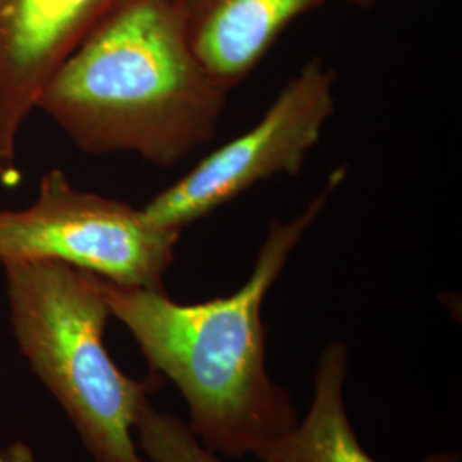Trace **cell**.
Segmentation results:
<instances>
[{
    "label": "cell",
    "instance_id": "30bf717a",
    "mask_svg": "<svg viewBox=\"0 0 462 462\" xmlns=\"http://www.w3.org/2000/svg\"><path fill=\"white\" fill-rule=\"evenodd\" d=\"M346 2L356 5V7H372V5H375L379 0H346Z\"/></svg>",
    "mask_w": 462,
    "mask_h": 462
},
{
    "label": "cell",
    "instance_id": "7a4b0ae2",
    "mask_svg": "<svg viewBox=\"0 0 462 462\" xmlns=\"http://www.w3.org/2000/svg\"><path fill=\"white\" fill-rule=\"evenodd\" d=\"M226 101L175 0H122L53 70L36 110L84 152L173 166L215 137Z\"/></svg>",
    "mask_w": 462,
    "mask_h": 462
},
{
    "label": "cell",
    "instance_id": "ba28073f",
    "mask_svg": "<svg viewBox=\"0 0 462 462\" xmlns=\"http://www.w3.org/2000/svg\"><path fill=\"white\" fill-rule=\"evenodd\" d=\"M346 375V346L330 343L319 358L314 401L307 418L265 444L255 457L263 462H377L365 452L351 429L343 401ZM423 462H461V456L439 452Z\"/></svg>",
    "mask_w": 462,
    "mask_h": 462
},
{
    "label": "cell",
    "instance_id": "8992f818",
    "mask_svg": "<svg viewBox=\"0 0 462 462\" xmlns=\"http://www.w3.org/2000/svg\"><path fill=\"white\" fill-rule=\"evenodd\" d=\"M122 0H0V183L16 187L17 141L53 70Z\"/></svg>",
    "mask_w": 462,
    "mask_h": 462
},
{
    "label": "cell",
    "instance_id": "6da1fadb",
    "mask_svg": "<svg viewBox=\"0 0 462 462\" xmlns=\"http://www.w3.org/2000/svg\"><path fill=\"white\" fill-rule=\"evenodd\" d=\"M346 173V168L334 170L297 217L271 223L250 278L230 297L182 305L165 290L98 278L110 315L133 334L152 374L179 387L189 427L211 452L255 456L298 423L290 393L265 368L263 303Z\"/></svg>",
    "mask_w": 462,
    "mask_h": 462
},
{
    "label": "cell",
    "instance_id": "9c48e42d",
    "mask_svg": "<svg viewBox=\"0 0 462 462\" xmlns=\"http://www.w3.org/2000/svg\"><path fill=\"white\" fill-rule=\"evenodd\" d=\"M141 448L154 462H219L200 444L189 423L175 414L160 413L146 401L134 423Z\"/></svg>",
    "mask_w": 462,
    "mask_h": 462
},
{
    "label": "cell",
    "instance_id": "277c9868",
    "mask_svg": "<svg viewBox=\"0 0 462 462\" xmlns=\"http://www.w3.org/2000/svg\"><path fill=\"white\" fill-rule=\"evenodd\" d=\"M180 235L127 202L78 190L53 168L30 208L0 211V264L57 261L118 286L163 290Z\"/></svg>",
    "mask_w": 462,
    "mask_h": 462
},
{
    "label": "cell",
    "instance_id": "5b68a950",
    "mask_svg": "<svg viewBox=\"0 0 462 462\" xmlns=\"http://www.w3.org/2000/svg\"><path fill=\"white\" fill-rule=\"evenodd\" d=\"M336 74L307 62L247 133L213 151L143 208L151 223L182 231L263 180L295 175L336 112Z\"/></svg>",
    "mask_w": 462,
    "mask_h": 462
},
{
    "label": "cell",
    "instance_id": "3957f363",
    "mask_svg": "<svg viewBox=\"0 0 462 462\" xmlns=\"http://www.w3.org/2000/svg\"><path fill=\"white\" fill-rule=\"evenodd\" d=\"M21 353L60 402L97 462H144L134 442L141 406L163 385L127 377L103 343L110 317L98 276L57 261L4 264Z\"/></svg>",
    "mask_w": 462,
    "mask_h": 462
},
{
    "label": "cell",
    "instance_id": "52a82bcc",
    "mask_svg": "<svg viewBox=\"0 0 462 462\" xmlns=\"http://www.w3.org/2000/svg\"><path fill=\"white\" fill-rule=\"evenodd\" d=\"M326 0H175L200 66L230 93L261 64L281 33Z\"/></svg>",
    "mask_w": 462,
    "mask_h": 462
}]
</instances>
